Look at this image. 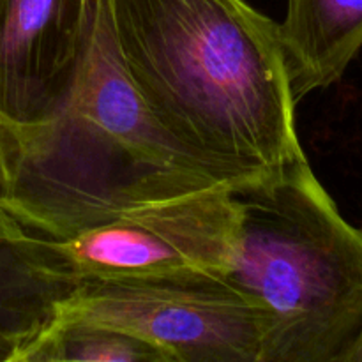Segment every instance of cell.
Returning a JSON list of instances; mask_svg holds the SVG:
<instances>
[{
    "label": "cell",
    "mask_w": 362,
    "mask_h": 362,
    "mask_svg": "<svg viewBox=\"0 0 362 362\" xmlns=\"http://www.w3.org/2000/svg\"><path fill=\"white\" fill-rule=\"evenodd\" d=\"M158 122L228 184L306 158L278 23L244 0H108Z\"/></svg>",
    "instance_id": "1"
},
{
    "label": "cell",
    "mask_w": 362,
    "mask_h": 362,
    "mask_svg": "<svg viewBox=\"0 0 362 362\" xmlns=\"http://www.w3.org/2000/svg\"><path fill=\"white\" fill-rule=\"evenodd\" d=\"M232 186L158 122L117 48L108 0H94L69 101L27 129L0 126V205L42 237L67 240L120 216Z\"/></svg>",
    "instance_id": "2"
},
{
    "label": "cell",
    "mask_w": 362,
    "mask_h": 362,
    "mask_svg": "<svg viewBox=\"0 0 362 362\" xmlns=\"http://www.w3.org/2000/svg\"><path fill=\"white\" fill-rule=\"evenodd\" d=\"M225 276L265 315L260 362H343L362 332V230L308 158L232 186Z\"/></svg>",
    "instance_id": "3"
},
{
    "label": "cell",
    "mask_w": 362,
    "mask_h": 362,
    "mask_svg": "<svg viewBox=\"0 0 362 362\" xmlns=\"http://www.w3.org/2000/svg\"><path fill=\"white\" fill-rule=\"evenodd\" d=\"M60 313L136 332L172 362H260L265 315L225 272L80 278Z\"/></svg>",
    "instance_id": "4"
},
{
    "label": "cell",
    "mask_w": 362,
    "mask_h": 362,
    "mask_svg": "<svg viewBox=\"0 0 362 362\" xmlns=\"http://www.w3.org/2000/svg\"><path fill=\"white\" fill-rule=\"evenodd\" d=\"M232 186L147 205L73 239L53 240L78 278L225 272L235 243Z\"/></svg>",
    "instance_id": "5"
},
{
    "label": "cell",
    "mask_w": 362,
    "mask_h": 362,
    "mask_svg": "<svg viewBox=\"0 0 362 362\" xmlns=\"http://www.w3.org/2000/svg\"><path fill=\"white\" fill-rule=\"evenodd\" d=\"M94 0H0V126L52 120L78 81Z\"/></svg>",
    "instance_id": "6"
},
{
    "label": "cell",
    "mask_w": 362,
    "mask_h": 362,
    "mask_svg": "<svg viewBox=\"0 0 362 362\" xmlns=\"http://www.w3.org/2000/svg\"><path fill=\"white\" fill-rule=\"evenodd\" d=\"M78 281L55 240L28 230L0 205V362H20Z\"/></svg>",
    "instance_id": "7"
},
{
    "label": "cell",
    "mask_w": 362,
    "mask_h": 362,
    "mask_svg": "<svg viewBox=\"0 0 362 362\" xmlns=\"http://www.w3.org/2000/svg\"><path fill=\"white\" fill-rule=\"evenodd\" d=\"M278 32L299 103L339 81L362 49V0H288Z\"/></svg>",
    "instance_id": "8"
},
{
    "label": "cell",
    "mask_w": 362,
    "mask_h": 362,
    "mask_svg": "<svg viewBox=\"0 0 362 362\" xmlns=\"http://www.w3.org/2000/svg\"><path fill=\"white\" fill-rule=\"evenodd\" d=\"M20 362H172L136 332L78 315L59 313L21 354Z\"/></svg>",
    "instance_id": "9"
},
{
    "label": "cell",
    "mask_w": 362,
    "mask_h": 362,
    "mask_svg": "<svg viewBox=\"0 0 362 362\" xmlns=\"http://www.w3.org/2000/svg\"><path fill=\"white\" fill-rule=\"evenodd\" d=\"M343 362H362V332L352 345V349L349 350V354H346Z\"/></svg>",
    "instance_id": "10"
}]
</instances>
